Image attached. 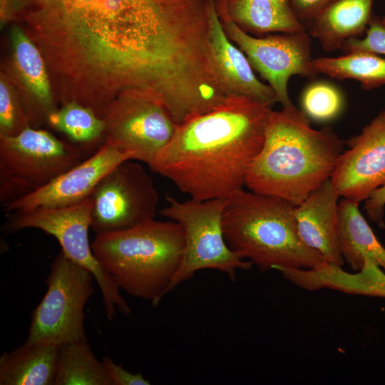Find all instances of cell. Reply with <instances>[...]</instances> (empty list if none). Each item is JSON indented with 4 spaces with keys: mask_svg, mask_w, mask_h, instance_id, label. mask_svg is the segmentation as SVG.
<instances>
[{
    "mask_svg": "<svg viewBox=\"0 0 385 385\" xmlns=\"http://www.w3.org/2000/svg\"><path fill=\"white\" fill-rule=\"evenodd\" d=\"M21 14L68 100L96 111L125 95L175 98L210 59L205 0H26Z\"/></svg>",
    "mask_w": 385,
    "mask_h": 385,
    "instance_id": "1",
    "label": "cell"
},
{
    "mask_svg": "<svg viewBox=\"0 0 385 385\" xmlns=\"http://www.w3.org/2000/svg\"><path fill=\"white\" fill-rule=\"evenodd\" d=\"M271 107L231 96L180 124L150 168L195 200L227 198L242 189L262 149Z\"/></svg>",
    "mask_w": 385,
    "mask_h": 385,
    "instance_id": "2",
    "label": "cell"
},
{
    "mask_svg": "<svg viewBox=\"0 0 385 385\" xmlns=\"http://www.w3.org/2000/svg\"><path fill=\"white\" fill-rule=\"evenodd\" d=\"M344 145L331 127L313 129L309 117L294 105L272 111L245 185L297 206L331 178Z\"/></svg>",
    "mask_w": 385,
    "mask_h": 385,
    "instance_id": "3",
    "label": "cell"
},
{
    "mask_svg": "<svg viewBox=\"0 0 385 385\" xmlns=\"http://www.w3.org/2000/svg\"><path fill=\"white\" fill-rule=\"evenodd\" d=\"M296 205L280 197L246 192L227 198L222 227L229 247L260 270L313 269L327 262L300 238Z\"/></svg>",
    "mask_w": 385,
    "mask_h": 385,
    "instance_id": "4",
    "label": "cell"
},
{
    "mask_svg": "<svg viewBox=\"0 0 385 385\" xmlns=\"http://www.w3.org/2000/svg\"><path fill=\"white\" fill-rule=\"evenodd\" d=\"M185 245L178 222L150 220L133 227L97 234L93 253L119 289L156 306L170 292Z\"/></svg>",
    "mask_w": 385,
    "mask_h": 385,
    "instance_id": "5",
    "label": "cell"
},
{
    "mask_svg": "<svg viewBox=\"0 0 385 385\" xmlns=\"http://www.w3.org/2000/svg\"><path fill=\"white\" fill-rule=\"evenodd\" d=\"M84 152L41 129L0 135V200L4 206L49 183L82 161Z\"/></svg>",
    "mask_w": 385,
    "mask_h": 385,
    "instance_id": "6",
    "label": "cell"
},
{
    "mask_svg": "<svg viewBox=\"0 0 385 385\" xmlns=\"http://www.w3.org/2000/svg\"><path fill=\"white\" fill-rule=\"evenodd\" d=\"M168 206L160 213L183 227L185 245L180 267L170 292L201 270L212 269L227 274L234 280L237 270L250 269L245 261L227 244L222 227L227 198L179 201L166 196Z\"/></svg>",
    "mask_w": 385,
    "mask_h": 385,
    "instance_id": "7",
    "label": "cell"
},
{
    "mask_svg": "<svg viewBox=\"0 0 385 385\" xmlns=\"http://www.w3.org/2000/svg\"><path fill=\"white\" fill-rule=\"evenodd\" d=\"M93 207V198L90 196L67 206L16 211L7 221L6 229L17 231L35 228L54 237L68 258L92 273L102 294L106 315L112 320L117 311L128 315L130 308L113 279L102 268L93 253L88 237Z\"/></svg>",
    "mask_w": 385,
    "mask_h": 385,
    "instance_id": "8",
    "label": "cell"
},
{
    "mask_svg": "<svg viewBox=\"0 0 385 385\" xmlns=\"http://www.w3.org/2000/svg\"><path fill=\"white\" fill-rule=\"evenodd\" d=\"M93 279L89 270L58 253L51 265L47 290L32 312L26 342L60 346L86 338L84 308L94 291Z\"/></svg>",
    "mask_w": 385,
    "mask_h": 385,
    "instance_id": "9",
    "label": "cell"
},
{
    "mask_svg": "<svg viewBox=\"0 0 385 385\" xmlns=\"http://www.w3.org/2000/svg\"><path fill=\"white\" fill-rule=\"evenodd\" d=\"M131 160L111 170L98 183L91 229L100 234L125 230L154 219L159 195L143 167Z\"/></svg>",
    "mask_w": 385,
    "mask_h": 385,
    "instance_id": "10",
    "label": "cell"
},
{
    "mask_svg": "<svg viewBox=\"0 0 385 385\" xmlns=\"http://www.w3.org/2000/svg\"><path fill=\"white\" fill-rule=\"evenodd\" d=\"M221 19L229 38L245 54L253 69L268 82L277 102L293 106L287 91L289 78L297 75L314 79L319 73L312 65V40L307 31L257 38L232 21Z\"/></svg>",
    "mask_w": 385,
    "mask_h": 385,
    "instance_id": "11",
    "label": "cell"
},
{
    "mask_svg": "<svg viewBox=\"0 0 385 385\" xmlns=\"http://www.w3.org/2000/svg\"><path fill=\"white\" fill-rule=\"evenodd\" d=\"M101 118L105 124L104 143L149 167L179 125L162 103L137 95L117 98Z\"/></svg>",
    "mask_w": 385,
    "mask_h": 385,
    "instance_id": "12",
    "label": "cell"
},
{
    "mask_svg": "<svg viewBox=\"0 0 385 385\" xmlns=\"http://www.w3.org/2000/svg\"><path fill=\"white\" fill-rule=\"evenodd\" d=\"M346 143L330 179L342 197L359 203L385 185V107Z\"/></svg>",
    "mask_w": 385,
    "mask_h": 385,
    "instance_id": "13",
    "label": "cell"
},
{
    "mask_svg": "<svg viewBox=\"0 0 385 385\" xmlns=\"http://www.w3.org/2000/svg\"><path fill=\"white\" fill-rule=\"evenodd\" d=\"M133 155L104 143L86 159L53 180L4 207L7 211H26L37 207H63L91 196L100 180L120 163Z\"/></svg>",
    "mask_w": 385,
    "mask_h": 385,
    "instance_id": "14",
    "label": "cell"
},
{
    "mask_svg": "<svg viewBox=\"0 0 385 385\" xmlns=\"http://www.w3.org/2000/svg\"><path fill=\"white\" fill-rule=\"evenodd\" d=\"M208 39L217 74L232 96H242L271 107L277 102L272 88L253 72L245 54L232 43L223 28L215 0H207Z\"/></svg>",
    "mask_w": 385,
    "mask_h": 385,
    "instance_id": "15",
    "label": "cell"
},
{
    "mask_svg": "<svg viewBox=\"0 0 385 385\" xmlns=\"http://www.w3.org/2000/svg\"><path fill=\"white\" fill-rule=\"evenodd\" d=\"M329 178L296 207L298 233L304 243L318 252L327 263L342 266L339 248V199Z\"/></svg>",
    "mask_w": 385,
    "mask_h": 385,
    "instance_id": "16",
    "label": "cell"
},
{
    "mask_svg": "<svg viewBox=\"0 0 385 385\" xmlns=\"http://www.w3.org/2000/svg\"><path fill=\"white\" fill-rule=\"evenodd\" d=\"M374 0H336L305 24L306 31L325 51L357 38L366 29Z\"/></svg>",
    "mask_w": 385,
    "mask_h": 385,
    "instance_id": "17",
    "label": "cell"
},
{
    "mask_svg": "<svg viewBox=\"0 0 385 385\" xmlns=\"http://www.w3.org/2000/svg\"><path fill=\"white\" fill-rule=\"evenodd\" d=\"M222 19L232 21L247 33H292L306 31L288 0H222Z\"/></svg>",
    "mask_w": 385,
    "mask_h": 385,
    "instance_id": "18",
    "label": "cell"
},
{
    "mask_svg": "<svg viewBox=\"0 0 385 385\" xmlns=\"http://www.w3.org/2000/svg\"><path fill=\"white\" fill-rule=\"evenodd\" d=\"M59 346L25 342L0 357L1 385H54Z\"/></svg>",
    "mask_w": 385,
    "mask_h": 385,
    "instance_id": "19",
    "label": "cell"
},
{
    "mask_svg": "<svg viewBox=\"0 0 385 385\" xmlns=\"http://www.w3.org/2000/svg\"><path fill=\"white\" fill-rule=\"evenodd\" d=\"M357 202L342 197L339 202V248L344 261L359 271L369 260L385 272V248L361 213Z\"/></svg>",
    "mask_w": 385,
    "mask_h": 385,
    "instance_id": "20",
    "label": "cell"
},
{
    "mask_svg": "<svg viewBox=\"0 0 385 385\" xmlns=\"http://www.w3.org/2000/svg\"><path fill=\"white\" fill-rule=\"evenodd\" d=\"M11 41L16 68L36 105L38 113L47 119L56 110L43 59L21 28L14 26Z\"/></svg>",
    "mask_w": 385,
    "mask_h": 385,
    "instance_id": "21",
    "label": "cell"
},
{
    "mask_svg": "<svg viewBox=\"0 0 385 385\" xmlns=\"http://www.w3.org/2000/svg\"><path fill=\"white\" fill-rule=\"evenodd\" d=\"M54 385H111L87 338L59 346Z\"/></svg>",
    "mask_w": 385,
    "mask_h": 385,
    "instance_id": "22",
    "label": "cell"
},
{
    "mask_svg": "<svg viewBox=\"0 0 385 385\" xmlns=\"http://www.w3.org/2000/svg\"><path fill=\"white\" fill-rule=\"evenodd\" d=\"M312 65L318 73L356 80L364 90L385 85V58L374 53L354 51L336 58H313Z\"/></svg>",
    "mask_w": 385,
    "mask_h": 385,
    "instance_id": "23",
    "label": "cell"
},
{
    "mask_svg": "<svg viewBox=\"0 0 385 385\" xmlns=\"http://www.w3.org/2000/svg\"><path fill=\"white\" fill-rule=\"evenodd\" d=\"M48 123L72 142L89 148L104 141L103 120L91 108L70 102L51 112Z\"/></svg>",
    "mask_w": 385,
    "mask_h": 385,
    "instance_id": "24",
    "label": "cell"
},
{
    "mask_svg": "<svg viewBox=\"0 0 385 385\" xmlns=\"http://www.w3.org/2000/svg\"><path fill=\"white\" fill-rule=\"evenodd\" d=\"M301 103L302 111L309 118L327 122L340 114L344 107V98L335 86L325 81H317L304 90Z\"/></svg>",
    "mask_w": 385,
    "mask_h": 385,
    "instance_id": "25",
    "label": "cell"
},
{
    "mask_svg": "<svg viewBox=\"0 0 385 385\" xmlns=\"http://www.w3.org/2000/svg\"><path fill=\"white\" fill-rule=\"evenodd\" d=\"M29 118L19 108L5 81L0 82V132L1 135L14 136L27 127Z\"/></svg>",
    "mask_w": 385,
    "mask_h": 385,
    "instance_id": "26",
    "label": "cell"
},
{
    "mask_svg": "<svg viewBox=\"0 0 385 385\" xmlns=\"http://www.w3.org/2000/svg\"><path fill=\"white\" fill-rule=\"evenodd\" d=\"M340 49L345 53L367 51L385 55V26L381 19L372 14L363 38H352L343 43Z\"/></svg>",
    "mask_w": 385,
    "mask_h": 385,
    "instance_id": "27",
    "label": "cell"
},
{
    "mask_svg": "<svg viewBox=\"0 0 385 385\" xmlns=\"http://www.w3.org/2000/svg\"><path fill=\"white\" fill-rule=\"evenodd\" d=\"M102 362L111 385H150V381L140 374H133L106 356Z\"/></svg>",
    "mask_w": 385,
    "mask_h": 385,
    "instance_id": "28",
    "label": "cell"
},
{
    "mask_svg": "<svg viewBox=\"0 0 385 385\" xmlns=\"http://www.w3.org/2000/svg\"><path fill=\"white\" fill-rule=\"evenodd\" d=\"M297 19L305 24L336 0H288Z\"/></svg>",
    "mask_w": 385,
    "mask_h": 385,
    "instance_id": "29",
    "label": "cell"
},
{
    "mask_svg": "<svg viewBox=\"0 0 385 385\" xmlns=\"http://www.w3.org/2000/svg\"><path fill=\"white\" fill-rule=\"evenodd\" d=\"M365 200L364 208L369 219L380 227H384L385 185L375 190Z\"/></svg>",
    "mask_w": 385,
    "mask_h": 385,
    "instance_id": "30",
    "label": "cell"
},
{
    "mask_svg": "<svg viewBox=\"0 0 385 385\" xmlns=\"http://www.w3.org/2000/svg\"><path fill=\"white\" fill-rule=\"evenodd\" d=\"M26 4V0H1V25L14 16L21 14Z\"/></svg>",
    "mask_w": 385,
    "mask_h": 385,
    "instance_id": "31",
    "label": "cell"
},
{
    "mask_svg": "<svg viewBox=\"0 0 385 385\" xmlns=\"http://www.w3.org/2000/svg\"><path fill=\"white\" fill-rule=\"evenodd\" d=\"M381 22L385 26V16L381 19Z\"/></svg>",
    "mask_w": 385,
    "mask_h": 385,
    "instance_id": "32",
    "label": "cell"
}]
</instances>
